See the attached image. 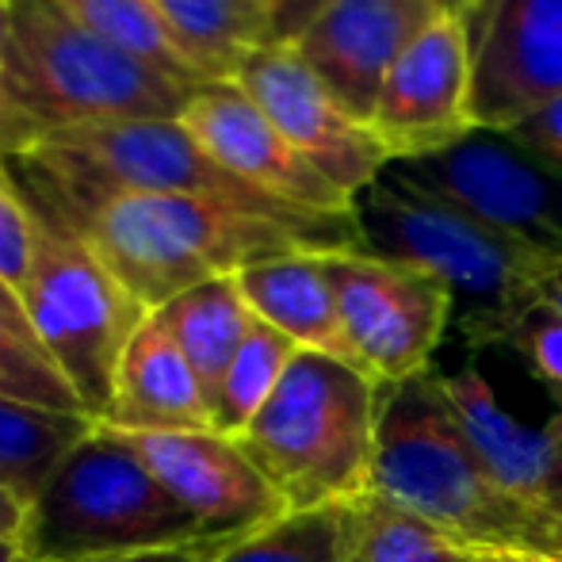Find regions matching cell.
Here are the masks:
<instances>
[{"instance_id": "e0dca14e", "label": "cell", "mask_w": 562, "mask_h": 562, "mask_svg": "<svg viewBox=\"0 0 562 562\" xmlns=\"http://www.w3.org/2000/svg\"><path fill=\"white\" fill-rule=\"evenodd\" d=\"M445 394L456 409L459 425H463L467 440H471L474 456H479L482 471L490 474L502 494L513 502L532 505L543 513V497H548L551 479V440L548 429H532V425L517 422L494 386L479 375V368H459L451 375H440Z\"/></svg>"}, {"instance_id": "d4e9b609", "label": "cell", "mask_w": 562, "mask_h": 562, "mask_svg": "<svg viewBox=\"0 0 562 562\" xmlns=\"http://www.w3.org/2000/svg\"><path fill=\"white\" fill-rule=\"evenodd\" d=\"M295 352H299L295 340H288L280 329L265 326L257 318V326L249 329L245 345L237 348L234 363H229L223 379V391L215 398V409H211L215 429L226 432V437H241L252 417L265 409V402L276 394L283 371L295 360Z\"/></svg>"}, {"instance_id": "ba28073f", "label": "cell", "mask_w": 562, "mask_h": 562, "mask_svg": "<svg viewBox=\"0 0 562 562\" xmlns=\"http://www.w3.org/2000/svg\"><path fill=\"white\" fill-rule=\"evenodd\" d=\"M391 169L509 241L562 260V172L528 154L513 134L474 126L440 154Z\"/></svg>"}, {"instance_id": "5bb4252c", "label": "cell", "mask_w": 562, "mask_h": 562, "mask_svg": "<svg viewBox=\"0 0 562 562\" xmlns=\"http://www.w3.org/2000/svg\"><path fill=\"white\" fill-rule=\"evenodd\" d=\"M440 15L456 12L440 0H329L291 46L348 112L371 123L394 61Z\"/></svg>"}, {"instance_id": "9a60e30c", "label": "cell", "mask_w": 562, "mask_h": 562, "mask_svg": "<svg viewBox=\"0 0 562 562\" xmlns=\"http://www.w3.org/2000/svg\"><path fill=\"white\" fill-rule=\"evenodd\" d=\"M180 123L218 165L272 200L318 215H352V200L337 192L234 81L195 92Z\"/></svg>"}, {"instance_id": "52a82bcc", "label": "cell", "mask_w": 562, "mask_h": 562, "mask_svg": "<svg viewBox=\"0 0 562 562\" xmlns=\"http://www.w3.org/2000/svg\"><path fill=\"white\" fill-rule=\"evenodd\" d=\"M35 215V252L20 288L23 314L38 345L77 391L85 414L100 422L112 398L119 360L149 311H142L138 299L74 229L46 218L43 211Z\"/></svg>"}, {"instance_id": "60d3db41", "label": "cell", "mask_w": 562, "mask_h": 562, "mask_svg": "<svg viewBox=\"0 0 562 562\" xmlns=\"http://www.w3.org/2000/svg\"><path fill=\"white\" fill-rule=\"evenodd\" d=\"M0 299H15V303H20V295H12V291H8L4 283H0Z\"/></svg>"}, {"instance_id": "6da1fadb", "label": "cell", "mask_w": 562, "mask_h": 562, "mask_svg": "<svg viewBox=\"0 0 562 562\" xmlns=\"http://www.w3.org/2000/svg\"><path fill=\"white\" fill-rule=\"evenodd\" d=\"M20 192L46 218L74 229L149 314L260 260L360 249L356 215H280L215 195L46 192L27 184Z\"/></svg>"}, {"instance_id": "ab89813d", "label": "cell", "mask_w": 562, "mask_h": 562, "mask_svg": "<svg viewBox=\"0 0 562 562\" xmlns=\"http://www.w3.org/2000/svg\"><path fill=\"white\" fill-rule=\"evenodd\" d=\"M12 562H50V559H38V555H27V551H20Z\"/></svg>"}, {"instance_id": "e575fe53", "label": "cell", "mask_w": 562, "mask_h": 562, "mask_svg": "<svg viewBox=\"0 0 562 562\" xmlns=\"http://www.w3.org/2000/svg\"><path fill=\"white\" fill-rule=\"evenodd\" d=\"M540 303L551 306V311L562 318V260H551L548 272L540 280Z\"/></svg>"}, {"instance_id": "83f0119b", "label": "cell", "mask_w": 562, "mask_h": 562, "mask_svg": "<svg viewBox=\"0 0 562 562\" xmlns=\"http://www.w3.org/2000/svg\"><path fill=\"white\" fill-rule=\"evenodd\" d=\"M509 348L525 360L528 375L551 394V402L562 409V318L551 306L536 303L513 329Z\"/></svg>"}, {"instance_id": "d6986e66", "label": "cell", "mask_w": 562, "mask_h": 562, "mask_svg": "<svg viewBox=\"0 0 562 562\" xmlns=\"http://www.w3.org/2000/svg\"><path fill=\"white\" fill-rule=\"evenodd\" d=\"M154 314L165 322L180 352L188 356L203 394H207V406L215 409L229 363H234L237 348L245 345L249 329L257 326V314L245 303L237 276H218V280L200 283Z\"/></svg>"}, {"instance_id": "7a4b0ae2", "label": "cell", "mask_w": 562, "mask_h": 562, "mask_svg": "<svg viewBox=\"0 0 562 562\" xmlns=\"http://www.w3.org/2000/svg\"><path fill=\"white\" fill-rule=\"evenodd\" d=\"M371 494L417 513L471 555L562 562V528L490 482L432 368L379 383Z\"/></svg>"}, {"instance_id": "f546056e", "label": "cell", "mask_w": 562, "mask_h": 562, "mask_svg": "<svg viewBox=\"0 0 562 562\" xmlns=\"http://www.w3.org/2000/svg\"><path fill=\"white\" fill-rule=\"evenodd\" d=\"M272 4V43L291 46L311 20L322 12V0H268Z\"/></svg>"}, {"instance_id": "d6a6232c", "label": "cell", "mask_w": 562, "mask_h": 562, "mask_svg": "<svg viewBox=\"0 0 562 562\" xmlns=\"http://www.w3.org/2000/svg\"><path fill=\"white\" fill-rule=\"evenodd\" d=\"M548 440H551V479H548V497H543V513L562 528V409H555L548 425Z\"/></svg>"}, {"instance_id": "3957f363", "label": "cell", "mask_w": 562, "mask_h": 562, "mask_svg": "<svg viewBox=\"0 0 562 562\" xmlns=\"http://www.w3.org/2000/svg\"><path fill=\"white\" fill-rule=\"evenodd\" d=\"M352 215L363 252L422 268L445 283L471 348H509L513 329L540 303L548 257L422 192L394 169L356 195Z\"/></svg>"}, {"instance_id": "836d02e7", "label": "cell", "mask_w": 562, "mask_h": 562, "mask_svg": "<svg viewBox=\"0 0 562 562\" xmlns=\"http://www.w3.org/2000/svg\"><path fill=\"white\" fill-rule=\"evenodd\" d=\"M23 525H27V505H23L20 497L8 494V490L0 486V540L15 543V548H20Z\"/></svg>"}, {"instance_id": "44dd1931", "label": "cell", "mask_w": 562, "mask_h": 562, "mask_svg": "<svg viewBox=\"0 0 562 562\" xmlns=\"http://www.w3.org/2000/svg\"><path fill=\"white\" fill-rule=\"evenodd\" d=\"M92 425L97 422L89 414L0 398V486L31 509L61 459L89 437Z\"/></svg>"}, {"instance_id": "7402d4cb", "label": "cell", "mask_w": 562, "mask_h": 562, "mask_svg": "<svg viewBox=\"0 0 562 562\" xmlns=\"http://www.w3.org/2000/svg\"><path fill=\"white\" fill-rule=\"evenodd\" d=\"M54 4L69 20H77L92 35L104 38V43H112L123 54H131V58L154 66L157 74L172 77L180 85H192V89H207L211 85L200 74V66L188 58V50L172 35V27L157 12L154 0H54Z\"/></svg>"}, {"instance_id": "d590c367", "label": "cell", "mask_w": 562, "mask_h": 562, "mask_svg": "<svg viewBox=\"0 0 562 562\" xmlns=\"http://www.w3.org/2000/svg\"><path fill=\"white\" fill-rule=\"evenodd\" d=\"M12 8L8 0H0V69H4V58H8V43H12Z\"/></svg>"}, {"instance_id": "30bf717a", "label": "cell", "mask_w": 562, "mask_h": 562, "mask_svg": "<svg viewBox=\"0 0 562 562\" xmlns=\"http://www.w3.org/2000/svg\"><path fill=\"white\" fill-rule=\"evenodd\" d=\"M234 85L352 203L394 165L371 123L340 104L295 46H260Z\"/></svg>"}, {"instance_id": "7bdbcfd3", "label": "cell", "mask_w": 562, "mask_h": 562, "mask_svg": "<svg viewBox=\"0 0 562 562\" xmlns=\"http://www.w3.org/2000/svg\"><path fill=\"white\" fill-rule=\"evenodd\" d=\"M467 4H474V0H467Z\"/></svg>"}, {"instance_id": "8992f818", "label": "cell", "mask_w": 562, "mask_h": 562, "mask_svg": "<svg viewBox=\"0 0 562 562\" xmlns=\"http://www.w3.org/2000/svg\"><path fill=\"white\" fill-rule=\"evenodd\" d=\"M0 85L38 134L119 119H180L200 92L104 43L54 0H20L12 8Z\"/></svg>"}, {"instance_id": "5b68a950", "label": "cell", "mask_w": 562, "mask_h": 562, "mask_svg": "<svg viewBox=\"0 0 562 562\" xmlns=\"http://www.w3.org/2000/svg\"><path fill=\"white\" fill-rule=\"evenodd\" d=\"M215 540L108 425H92L27 509L20 551L50 562H104Z\"/></svg>"}, {"instance_id": "4316f807", "label": "cell", "mask_w": 562, "mask_h": 562, "mask_svg": "<svg viewBox=\"0 0 562 562\" xmlns=\"http://www.w3.org/2000/svg\"><path fill=\"white\" fill-rule=\"evenodd\" d=\"M38 215L12 180L8 165L0 161V283L12 295H20L23 280H27L31 252H35Z\"/></svg>"}, {"instance_id": "603a6c76", "label": "cell", "mask_w": 562, "mask_h": 562, "mask_svg": "<svg viewBox=\"0 0 562 562\" xmlns=\"http://www.w3.org/2000/svg\"><path fill=\"white\" fill-rule=\"evenodd\" d=\"M352 513V562H471L474 555L459 548L451 536L432 528L417 513L363 494L348 505Z\"/></svg>"}, {"instance_id": "74e56055", "label": "cell", "mask_w": 562, "mask_h": 562, "mask_svg": "<svg viewBox=\"0 0 562 562\" xmlns=\"http://www.w3.org/2000/svg\"><path fill=\"white\" fill-rule=\"evenodd\" d=\"M15 555H20V548H15V543H4V540H0V562H12Z\"/></svg>"}, {"instance_id": "9c48e42d", "label": "cell", "mask_w": 562, "mask_h": 562, "mask_svg": "<svg viewBox=\"0 0 562 562\" xmlns=\"http://www.w3.org/2000/svg\"><path fill=\"white\" fill-rule=\"evenodd\" d=\"M326 272L360 371L375 383H402L432 368L456 322L451 291L437 276L363 249L326 252Z\"/></svg>"}, {"instance_id": "f1b7e54d", "label": "cell", "mask_w": 562, "mask_h": 562, "mask_svg": "<svg viewBox=\"0 0 562 562\" xmlns=\"http://www.w3.org/2000/svg\"><path fill=\"white\" fill-rule=\"evenodd\" d=\"M505 134H513L528 154L540 157V161L551 165L555 172H562V97L543 108H536L532 115H525Z\"/></svg>"}, {"instance_id": "b9f144b4", "label": "cell", "mask_w": 562, "mask_h": 562, "mask_svg": "<svg viewBox=\"0 0 562 562\" xmlns=\"http://www.w3.org/2000/svg\"><path fill=\"white\" fill-rule=\"evenodd\" d=\"M8 4H20V0H8Z\"/></svg>"}, {"instance_id": "277c9868", "label": "cell", "mask_w": 562, "mask_h": 562, "mask_svg": "<svg viewBox=\"0 0 562 562\" xmlns=\"http://www.w3.org/2000/svg\"><path fill=\"white\" fill-rule=\"evenodd\" d=\"M375 432V379L356 363L299 348L237 445L272 482L288 513H311L371 494Z\"/></svg>"}, {"instance_id": "8d00e7d4", "label": "cell", "mask_w": 562, "mask_h": 562, "mask_svg": "<svg viewBox=\"0 0 562 562\" xmlns=\"http://www.w3.org/2000/svg\"><path fill=\"white\" fill-rule=\"evenodd\" d=\"M326 4H329V0H322V8H326ZM440 4H445L448 12H456V15H463L467 8H471V4H467V0H440Z\"/></svg>"}, {"instance_id": "cb8c5ba5", "label": "cell", "mask_w": 562, "mask_h": 562, "mask_svg": "<svg viewBox=\"0 0 562 562\" xmlns=\"http://www.w3.org/2000/svg\"><path fill=\"white\" fill-rule=\"evenodd\" d=\"M211 562H352V513L348 505L288 513Z\"/></svg>"}, {"instance_id": "1f68e13d", "label": "cell", "mask_w": 562, "mask_h": 562, "mask_svg": "<svg viewBox=\"0 0 562 562\" xmlns=\"http://www.w3.org/2000/svg\"><path fill=\"white\" fill-rule=\"evenodd\" d=\"M35 138H38V131L27 123V115H23L20 108L12 104L8 89L0 85V157L20 154V149L31 146Z\"/></svg>"}, {"instance_id": "4fadbf2b", "label": "cell", "mask_w": 562, "mask_h": 562, "mask_svg": "<svg viewBox=\"0 0 562 562\" xmlns=\"http://www.w3.org/2000/svg\"><path fill=\"white\" fill-rule=\"evenodd\" d=\"M371 131L394 165L440 154L474 131L471 35L463 15H440L394 61L379 92Z\"/></svg>"}, {"instance_id": "f35d334b", "label": "cell", "mask_w": 562, "mask_h": 562, "mask_svg": "<svg viewBox=\"0 0 562 562\" xmlns=\"http://www.w3.org/2000/svg\"><path fill=\"white\" fill-rule=\"evenodd\" d=\"M471 562H525V559H502V555H474Z\"/></svg>"}, {"instance_id": "484cf974", "label": "cell", "mask_w": 562, "mask_h": 562, "mask_svg": "<svg viewBox=\"0 0 562 562\" xmlns=\"http://www.w3.org/2000/svg\"><path fill=\"white\" fill-rule=\"evenodd\" d=\"M0 398L85 414L77 391L61 375L54 356L38 345L35 329L23 314V303H15V299H0Z\"/></svg>"}, {"instance_id": "7c38bea8", "label": "cell", "mask_w": 562, "mask_h": 562, "mask_svg": "<svg viewBox=\"0 0 562 562\" xmlns=\"http://www.w3.org/2000/svg\"><path fill=\"white\" fill-rule=\"evenodd\" d=\"M119 432V429H112ZM157 482L215 540H241L288 517V505L249 451L218 429L119 432Z\"/></svg>"}, {"instance_id": "ac0fdd59", "label": "cell", "mask_w": 562, "mask_h": 562, "mask_svg": "<svg viewBox=\"0 0 562 562\" xmlns=\"http://www.w3.org/2000/svg\"><path fill=\"white\" fill-rule=\"evenodd\" d=\"M237 288L265 326L280 329L299 348L356 363L326 272V252H288V257L260 260L237 272Z\"/></svg>"}, {"instance_id": "ffe728a7", "label": "cell", "mask_w": 562, "mask_h": 562, "mask_svg": "<svg viewBox=\"0 0 562 562\" xmlns=\"http://www.w3.org/2000/svg\"><path fill=\"white\" fill-rule=\"evenodd\" d=\"M154 4L211 85L237 81L245 61L272 43L268 0H154Z\"/></svg>"}, {"instance_id": "2e32d148", "label": "cell", "mask_w": 562, "mask_h": 562, "mask_svg": "<svg viewBox=\"0 0 562 562\" xmlns=\"http://www.w3.org/2000/svg\"><path fill=\"white\" fill-rule=\"evenodd\" d=\"M100 425L119 432L215 429L207 394L192 363L157 314H146L126 345Z\"/></svg>"}, {"instance_id": "4dcf8cb0", "label": "cell", "mask_w": 562, "mask_h": 562, "mask_svg": "<svg viewBox=\"0 0 562 562\" xmlns=\"http://www.w3.org/2000/svg\"><path fill=\"white\" fill-rule=\"evenodd\" d=\"M229 543H237V540H195V543H177V548H157V551H142V555H123V559H104V562H211L223 555Z\"/></svg>"}, {"instance_id": "8fae6325", "label": "cell", "mask_w": 562, "mask_h": 562, "mask_svg": "<svg viewBox=\"0 0 562 562\" xmlns=\"http://www.w3.org/2000/svg\"><path fill=\"white\" fill-rule=\"evenodd\" d=\"M463 20L474 126L509 131L562 97V0H474Z\"/></svg>"}]
</instances>
